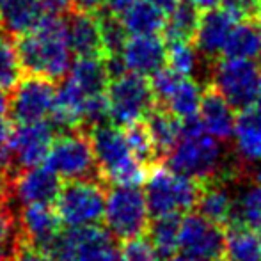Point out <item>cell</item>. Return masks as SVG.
I'll use <instances>...</instances> for the list:
<instances>
[{
  "label": "cell",
  "instance_id": "ab89813d",
  "mask_svg": "<svg viewBox=\"0 0 261 261\" xmlns=\"http://www.w3.org/2000/svg\"><path fill=\"white\" fill-rule=\"evenodd\" d=\"M134 2H137V0H103V7L107 13L119 16V14L124 13Z\"/></svg>",
  "mask_w": 261,
  "mask_h": 261
},
{
  "label": "cell",
  "instance_id": "9a60e30c",
  "mask_svg": "<svg viewBox=\"0 0 261 261\" xmlns=\"http://www.w3.org/2000/svg\"><path fill=\"white\" fill-rule=\"evenodd\" d=\"M117 55L121 57L126 71L149 79L165 66L167 45L164 38H160V34L132 36L124 41L123 48Z\"/></svg>",
  "mask_w": 261,
  "mask_h": 261
},
{
  "label": "cell",
  "instance_id": "3957f363",
  "mask_svg": "<svg viewBox=\"0 0 261 261\" xmlns=\"http://www.w3.org/2000/svg\"><path fill=\"white\" fill-rule=\"evenodd\" d=\"M96 160L98 178L110 185H141L146 179V165H142L126 144L119 126L103 123L87 130Z\"/></svg>",
  "mask_w": 261,
  "mask_h": 261
},
{
  "label": "cell",
  "instance_id": "681fc988",
  "mask_svg": "<svg viewBox=\"0 0 261 261\" xmlns=\"http://www.w3.org/2000/svg\"><path fill=\"white\" fill-rule=\"evenodd\" d=\"M2 29H4V23H2V14H0V34H2Z\"/></svg>",
  "mask_w": 261,
  "mask_h": 261
},
{
  "label": "cell",
  "instance_id": "d4e9b609",
  "mask_svg": "<svg viewBox=\"0 0 261 261\" xmlns=\"http://www.w3.org/2000/svg\"><path fill=\"white\" fill-rule=\"evenodd\" d=\"M128 36H156L162 34L165 14L148 0H137L119 14Z\"/></svg>",
  "mask_w": 261,
  "mask_h": 261
},
{
  "label": "cell",
  "instance_id": "f35d334b",
  "mask_svg": "<svg viewBox=\"0 0 261 261\" xmlns=\"http://www.w3.org/2000/svg\"><path fill=\"white\" fill-rule=\"evenodd\" d=\"M45 13L50 14H66L73 6V0H39Z\"/></svg>",
  "mask_w": 261,
  "mask_h": 261
},
{
  "label": "cell",
  "instance_id": "e575fe53",
  "mask_svg": "<svg viewBox=\"0 0 261 261\" xmlns=\"http://www.w3.org/2000/svg\"><path fill=\"white\" fill-rule=\"evenodd\" d=\"M11 123L9 98L0 89V171L11 174Z\"/></svg>",
  "mask_w": 261,
  "mask_h": 261
},
{
  "label": "cell",
  "instance_id": "f907efd6",
  "mask_svg": "<svg viewBox=\"0 0 261 261\" xmlns=\"http://www.w3.org/2000/svg\"><path fill=\"white\" fill-rule=\"evenodd\" d=\"M249 2H251V4H252V6H254V7H256V4H258V2H259V0H249Z\"/></svg>",
  "mask_w": 261,
  "mask_h": 261
},
{
  "label": "cell",
  "instance_id": "7c38bea8",
  "mask_svg": "<svg viewBox=\"0 0 261 261\" xmlns=\"http://www.w3.org/2000/svg\"><path fill=\"white\" fill-rule=\"evenodd\" d=\"M54 132L48 121L16 123V126H11V174L41 165L54 142Z\"/></svg>",
  "mask_w": 261,
  "mask_h": 261
},
{
  "label": "cell",
  "instance_id": "1f68e13d",
  "mask_svg": "<svg viewBox=\"0 0 261 261\" xmlns=\"http://www.w3.org/2000/svg\"><path fill=\"white\" fill-rule=\"evenodd\" d=\"M124 139H126V144L130 148L132 155L137 158L142 165H153L158 160V153L156 148L153 144V139L149 135V130L146 126L144 119L135 121L132 124H126L124 126Z\"/></svg>",
  "mask_w": 261,
  "mask_h": 261
},
{
  "label": "cell",
  "instance_id": "8d00e7d4",
  "mask_svg": "<svg viewBox=\"0 0 261 261\" xmlns=\"http://www.w3.org/2000/svg\"><path fill=\"white\" fill-rule=\"evenodd\" d=\"M7 261H50L43 251L27 242L20 233L13 242L11 249L7 251Z\"/></svg>",
  "mask_w": 261,
  "mask_h": 261
},
{
  "label": "cell",
  "instance_id": "83f0119b",
  "mask_svg": "<svg viewBox=\"0 0 261 261\" xmlns=\"http://www.w3.org/2000/svg\"><path fill=\"white\" fill-rule=\"evenodd\" d=\"M201 94L203 89L192 76H179L167 98L158 107L169 110L178 119H187V117L197 116Z\"/></svg>",
  "mask_w": 261,
  "mask_h": 261
},
{
  "label": "cell",
  "instance_id": "4316f807",
  "mask_svg": "<svg viewBox=\"0 0 261 261\" xmlns=\"http://www.w3.org/2000/svg\"><path fill=\"white\" fill-rule=\"evenodd\" d=\"M144 123L153 139L158 156H165L181 135V121L169 110L155 105L144 117Z\"/></svg>",
  "mask_w": 261,
  "mask_h": 261
},
{
  "label": "cell",
  "instance_id": "7a4b0ae2",
  "mask_svg": "<svg viewBox=\"0 0 261 261\" xmlns=\"http://www.w3.org/2000/svg\"><path fill=\"white\" fill-rule=\"evenodd\" d=\"M181 121V135L171 151L165 155L167 167L197 183L219 179L226 171L224 149L219 141L204 132L199 117L192 116Z\"/></svg>",
  "mask_w": 261,
  "mask_h": 261
},
{
  "label": "cell",
  "instance_id": "f6af8a7d",
  "mask_svg": "<svg viewBox=\"0 0 261 261\" xmlns=\"http://www.w3.org/2000/svg\"><path fill=\"white\" fill-rule=\"evenodd\" d=\"M162 261H190V259L185 258L183 254H172V256H169V258H164Z\"/></svg>",
  "mask_w": 261,
  "mask_h": 261
},
{
  "label": "cell",
  "instance_id": "6da1fadb",
  "mask_svg": "<svg viewBox=\"0 0 261 261\" xmlns=\"http://www.w3.org/2000/svg\"><path fill=\"white\" fill-rule=\"evenodd\" d=\"M16 50L21 68L29 75L62 80L71 66V50L66 38V21L62 14L46 13L32 31L18 36Z\"/></svg>",
  "mask_w": 261,
  "mask_h": 261
},
{
  "label": "cell",
  "instance_id": "74e56055",
  "mask_svg": "<svg viewBox=\"0 0 261 261\" xmlns=\"http://www.w3.org/2000/svg\"><path fill=\"white\" fill-rule=\"evenodd\" d=\"M18 237V226L14 210L6 206L0 208V251L7 252Z\"/></svg>",
  "mask_w": 261,
  "mask_h": 261
},
{
  "label": "cell",
  "instance_id": "ffe728a7",
  "mask_svg": "<svg viewBox=\"0 0 261 261\" xmlns=\"http://www.w3.org/2000/svg\"><path fill=\"white\" fill-rule=\"evenodd\" d=\"M197 213L204 219L219 224H229L233 220L234 196L222 179H212L208 185L201 187L196 201Z\"/></svg>",
  "mask_w": 261,
  "mask_h": 261
},
{
  "label": "cell",
  "instance_id": "b9f144b4",
  "mask_svg": "<svg viewBox=\"0 0 261 261\" xmlns=\"http://www.w3.org/2000/svg\"><path fill=\"white\" fill-rule=\"evenodd\" d=\"M73 6H75V9L96 13L103 7V0H73Z\"/></svg>",
  "mask_w": 261,
  "mask_h": 261
},
{
  "label": "cell",
  "instance_id": "52a82bcc",
  "mask_svg": "<svg viewBox=\"0 0 261 261\" xmlns=\"http://www.w3.org/2000/svg\"><path fill=\"white\" fill-rule=\"evenodd\" d=\"M105 94L109 103V119L116 126H126L144 119L155 107L149 80L130 71L112 76L107 84Z\"/></svg>",
  "mask_w": 261,
  "mask_h": 261
},
{
  "label": "cell",
  "instance_id": "836d02e7",
  "mask_svg": "<svg viewBox=\"0 0 261 261\" xmlns=\"http://www.w3.org/2000/svg\"><path fill=\"white\" fill-rule=\"evenodd\" d=\"M21 61L14 41L0 36V89L11 91L21 79Z\"/></svg>",
  "mask_w": 261,
  "mask_h": 261
},
{
  "label": "cell",
  "instance_id": "8992f818",
  "mask_svg": "<svg viewBox=\"0 0 261 261\" xmlns=\"http://www.w3.org/2000/svg\"><path fill=\"white\" fill-rule=\"evenodd\" d=\"M105 192V183L98 178L66 181L55 199V212L61 222L68 227L100 224L103 219Z\"/></svg>",
  "mask_w": 261,
  "mask_h": 261
},
{
  "label": "cell",
  "instance_id": "4dcf8cb0",
  "mask_svg": "<svg viewBox=\"0 0 261 261\" xmlns=\"http://www.w3.org/2000/svg\"><path fill=\"white\" fill-rule=\"evenodd\" d=\"M231 222L244 224L256 231L261 229V185L249 183L240 190L238 196H234V210Z\"/></svg>",
  "mask_w": 261,
  "mask_h": 261
},
{
  "label": "cell",
  "instance_id": "2e32d148",
  "mask_svg": "<svg viewBox=\"0 0 261 261\" xmlns=\"http://www.w3.org/2000/svg\"><path fill=\"white\" fill-rule=\"evenodd\" d=\"M66 38L71 54L76 57H105L100 20L96 13L69 9L66 13Z\"/></svg>",
  "mask_w": 261,
  "mask_h": 261
},
{
  "label": "cell",
  "instance_id": "c3c4849f",
  "mask_svg": "<svg viewBox=\"0 0 261 261\" xmlns=\"http://www.w3.org/2000/svg\"><path fill=\"white\" fill-rule=\"evenodd\" d=\"M0 261H7V252L0 251Z\"/></svg>",
  "mask_w": 261,
  "mask_h": 261
},
{
  "label": "cell",
  "instance_id": "7402d4cb",
  "mask_svg": "<svg viewBox=\"0 0 261 261\" xmlns=\"http://www.w3.org/2000/svg\"><path fill=\"white\" fill-rule=\"evenodd\" d=\"M261 52V23L254 16L238 20L226 39L222 55L229 59H256Z\"/></svg>",
  "mask_w": 261,
  "mask_h": 261
},
{
  "label": "cell",
  "instance_id": "d590c367",
  "mask_svg": "<svg viewBox=\"0 0 261 261\" xmlns=\"http://www.w3.org/2000/svg\"><path fill=\"white\" fill-rule=\"evenodd\" d=\"M119 252L121 261H160L149 240L142 237L123 242V247L119 249Z\"/></svg>",
  "mask_w": 261,
  "mask_h": 261
},
{
  "label": "cell",
  "instance_id": "ee69618b",
  "mask_svg": "<svg viewBox=\"0 0 261 261\" xmlns=\"http://www.w3.org/2000/svg\"><path fill=\"white\" fill-rule=\"evenodd\" d=\"M192 6H196L197 9L204 11V9H212V7H219L222 6L224 0H189Z\"/></svg>",
  "mask_w": 261,
  "mask_h": 261
},
{
  "label": "cell",
  "instance_id": "603a6c76",
  "mask_svg": "<svg viewBox=\"0 0 261 261\" xmlns=\"http://www.w3.org/2000/svg\"><path fill=\"white\" fill-rule=\"evenodd\" d=\"M0 14L7 32L18 38L32 31L46 13L39 0H0Z\"/></svg>",
  "mask_w": 261,
  "mask_h": 261
},
{
  "label": "cell",
  "instance_id": "484cf974",
  "mask_svg": "<svg viewBox=\"0 0 261 261\" xmlns=\"http://www.w3.org/2000/svg\"><path fill=\"white\" fill-rule=\"evenodd\" d=\"M86 94L105 93L110 80L105 57H76L66 73Z\"/></svg>",
  "mask_w": 261,
  "mask_h": 261
},
{
  "label": "cell",
  "instance_id": "7bdbcfd3",
  "mask_svg": "<svg viewBox=\"0 0 261 261\" xmlns=\"http://www.w3.org/2000/svg\"><path fill=\"white\" fill-rule=\"evenodd\" d=\"M148 2H151L153 6H156L158 9L162 11V13L167 14V13H171L176 6H178L179 0H148Z\"/></svg>",
  "mask_w": 261,
  "mask_h": 261
},
{
  "label": "cell",
  "instance_id": "bcb514c9",
  "mask_svg": "<svg viewBox=\"0 0 261 261\" xmlns=\"http://www.w3.org/2000/svg\"><path fill=\"white\" fill-rule=\"evenodd\" d=\"M252 16H254L256 20H258L259 23H261V0H259L258 4H256V9H254V14H252Z\"/></svg>",
  "mask_w": 261,
  "mask_h": 261
},
{
  "label": "cell",
  "instance_id": "ba28073f",
  "mask_svg": "<svg viewBox=\"0 0 261 261\" xmlns=\"http://www.w3.org/2000/svg\"><path fill=\"white\" fill-rule=\"evenodd\" d=\"M45 162L64 181L98 178L96 160L87 130L61 132L50 146Z\"/></svg>",
  "mask_w": 261,
  "mask_h": 261
},
{
  "label": "cell",
  "instance_id": "9c48e42d",
  "mask_svg": "<svg viewBox=\"0 0 261 261\" xmlns=\"http://www.w3.org/2000/svg\"><path fill=\"white\" fill-rule=\"evenodd\" d=\"M259 66L252 59H215L212 66V86L234 110L247 109L258 96Z\"/></svg>",
  "mask_w": 261,
  "mask_h": 261
},
{
  "label": "cell",
  "instance_id": "d6a6232c",
  "mask_svg": "<svg viewBox=\"0 0 261 261\" xmlns=\"http://www.w3.org/2000/svg\"><path fill=\"white\" fill-rule=\"evenodd\" d=\"M167 45L165 64L181 76H192L199 66V52L192 41H171Z\"/></svg>",
  "mask_w": 261,
  "mask_h": 261
},
{
  "label": "cell",
  "instance_id": "7dc6e473",
  "mask_svg": "<svg viewBox=\"0 0 261 261\" xmlns=\"http://www.w3.org/2000/svg\"><path fill=\"white\" fill-rule=\"evenodd\" d=\"M256 103L261 107V73H259V80H258V96H256Z\"/></svg>",
  "mask_w": 261,
  "mask_h": 261
},
{
  "label": "cell",
  "instance_id": "f546056e",
  "mask_svg": "<svg viewBox=\"0 0 261 261\" xmlns=\"http://www.w3.org/2000/svg\"><path fill=\"white\" fill-rule=\"evenodd\" d=\"M149 244L155 249L158 259L169 258L178 251V234H179V217L165 215L155 217L153 222H149L148 231Z\"/></svg>",
  "mask_w": 261,
  "mask_h": 261
},
{
  "label": "cell",
  "instance_id": "f1b7e54d",
  "mask_svg": "<svg viewBox=\"0 0 261 261\" xmlns=\"http://www.w3.org/2000/svg\"><path fill=\"white\" fill-rule=\"evenodd\" d=\"M201 9L189 2V0H179L178 6L165 14L164 23V41H192L194 32L197 29Z\"/></svg>",
  "mask_w": 261,
  "mask_h": 261
},
{
  "label": "cell",
  "instance_id": "60d3db41",
  "mask_svg": "<svg viewBox=\"0 0 261 261\" xmlns=\"http://www.w3.org/2000/svg\"><path fill=\"white\" fill-rule=\"evenodd\" d=\"M9 176L0 171V208L9 206Z\"/></svg>",
  "mask_w": 261,
  "mask_h": 261
},
{
  "label": "cell",
  "instance_id": "8fae6325",
  "mask_svg": "<svg viewBox=\"0 0 261 261\" xmlns=\"http://www.w3.org/2000/svg\"><path fill=\"white\" fill-rule=\"evenodd\" d=\"M9 98V116L16 123L48 121L55 103V82L45 76H21Z\"/></svg>",
  "mask_w": 261,
  "mask_h": 261
},
{
  "label": "cell",
  "instance_id": "5bb4252c",
  "mask_svg": "<svg viewBox=\"0 0 261 261\" xmlns=\"http://www.w3.org/2000/svg\"><path fill=\"white\" fill-rule=\"evenodd\" d=\"M237 21V18L222 6L201 11L197 29L192 38V43L199 55L212 62L219 59L222 55L227 36Z\"/></svg>",
  "mask_w": 261,
  "mask_h": 261
},
{
  "label": "cell",
  "instance_id": "816d5d0a",
  "mask_svg": "<svg viewBox=\"0 0 261 261\" xmlns=\"http://www.w3.org/2000/svg\"><path fill=\"white\" fill-rule=\"evenodd\" d=\"M258 233H259V234H261V229H259V231H258Z\"/></svg>",
  "mask_w": 261,
  "mask_h": 261
},
{
  "label": "cell",
  "instance_id": "44dd1931",
  "mask_svg": "<svg viewBox=\"0 0 261 261\" xmlns=\"http://www.w3.org/2000/svg\"><path fill=\"white\" fill-rule=\"evenodd\" d=\"M76 261H121V252L112 234L98 224L76 227Z\"/></svg>",
  "mask_w": 261,
  "mask_h": 261
},
{
  "label": "cell",
  "instance_id": "277c9868",
  "mask_svg": "<svg viewBox=\"0 0 261 261\" xmlns=\"http://www.w3.org/2000/svg\"><path fill=\"white\" fill-rule=\"evenodd\" d=\"M199 189L201 183L174 172L167 165L153 167L149 176H146L144 187L149 217L155 219L165 215H185L196 208Z\"/></svg>",
  "mask_w": 261,
  "mask_h": 261
},
{
  "label": "cell",
  "instance_id": "e0dca14e",
  "mask_svg": "<svg viewBox=\"0 0 261 261\" xmlns=\"http://www.w3.org/2000/svg\"><path fill=\"white\" fill-rule=\"evenodd\" d=\"M14 217L18 233L39 251H43L62 229V222L52 204H23L18 212H14Z\"/></svg>",
  "mask_w": 261,
  "mask_h": 261
},
{
  "label": "cell",
  "instance_id": "f5cc1de1",
  "mask_svg": "<svg viewBox=\"0 0 261 261\" xmlns=\"http://www.w3.org/2000/svg\"><path fill=\"white\" fill-rule=\"evenodd\" d=\"M259 57H261V52H259Z\"/></svg>",
  "mask_w": 261,
  "mask_h": 261
},
{
  "label": "cell",
  "instance_id": "30bf717a",
  "mask_svg": "<svg viewBox=\"0 0 261 261\" xmlns=\"http://www.w3.org/2000/svg\"><path fill=\"white\" fill-rule=\"evenodd\" d=\"M178 251L190 261H224L222 226L199 213H185L179 219Z\"/></svg>",
  "mask_w": 261,
  "mask_h": 261
},
{
  "label": "cell",
  "instance_id": "cb8c5ba5",
  "mask_svg": "<svg viewBox=\"0 0 261 261\" xmlns=\"http://www.w3.org/2000/svg\"><path fill=\"white\" fill-rule=\"evenodd\" d=\"M224 261H261V234L238 222L224 233Z\"/></svg>",
  "mask_w": 261,
  "mask_h": 261
},
{
  "label": "cell",
  "instance_id": "ac0fdd59",
  "mask_svg": "<svg viewBox=\"0 0 261 261\" xmlns=\"http://www.w3.org/2000/svg\"><path fill=\"white\" fill-rule=\"evenodd\" d=\"M197 117H199L204 132L219 142L229 141L233 135L234 119H237L234 109L227 103L226 98L212 84H208L203 89Z\"/></svg>",
  "mask_w": 261,
  "mask_h": 261
},
{
  "label": "cell",
  "instance_id": "d6986e66",
  "mask_svg": "<svg viewBox=\"0 0 261 261\" xmlns=\"http://www.w3.org/2000/svg\"><path fill=\"white\" fill-rule=\"evenodd\" d=\"M234 153L242 165L261 162V107L251 105L242 109L233 128Z\"/></svg>",
  "mask_w": 261,
  "mask_h": 261
},
{
  "label": "cell",
  "instance_id": "4fadbf2b",
  "mask_svg": "<svg viewBox=\"0 0 261 261\" xmlns=\"http://www.w3.org/2000/svg\"><path fill=\"white\" fill-rule=\"evenodd\" d=\"M61 178L48 165H34L9 174V199L23 204H52L61 190Z\"/></svg>",
  "mask_w": 261,
  "mask_h": 261
},
{
  "label": "cell",
  "instance_id": "5b68a950",
  "mask_svg": "<svg viewBox=\"0 0 261 261\" xmlns=\"http://www.w3.org/2000/svg\"><path fill=\"white\" fill-rule=\"evenodd\" d=\"M105 227L114 240L126 242L144 237L149 226V212L141 185H112L105 192Z\"/></svg>",
  "mask_w": 261,
  "mask_h": 261
}]
</instances>
